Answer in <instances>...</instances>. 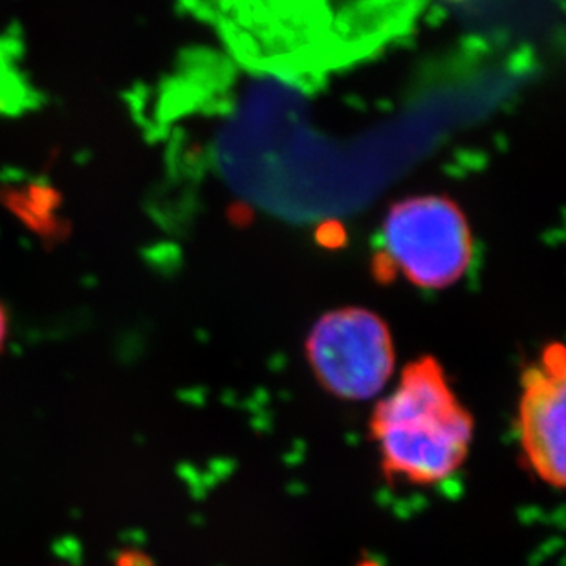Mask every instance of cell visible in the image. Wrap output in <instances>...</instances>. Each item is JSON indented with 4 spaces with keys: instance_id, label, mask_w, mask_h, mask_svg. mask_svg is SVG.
Returning <instances> with one entry per match:
<instances>
[{
    "instance_id": "6da1fadb",
    "label": "cell",
    "mask_w": 566,
    "mask_h": 566,
    "mask_svg": "<svg viewBox=\"0 0 566 566\" xmlns=\"http://www.w3.org/2000/svg\"><path fill=\"white\" fill-rule=\"evenodd\" d=\"M250 57L290 74H323L390 43L426 0H211Z\"/></svg>"
},
{
    "instance_id": "7a4b0ae2",
    "label": "cell",
    "mask_w": 566,
    "mask_h": 566,
    "mask_svg": "<svg viewBox=\"0 0 566 566\" xmlns=\"http://www.w3.org/2000/svg\"><path fill=\"white\" fill-rule=\"evenodd\" d=\"M370 437L389 481L434 486L464 465L475 420L439 359L423 356L401 370L370 417Z\"/></svg>"
},
{
    "instance_id": "3957f363",
    "label": "cell",
    "mask_w": 566,
    "mask_h": 566,
    "mask_svg": "<svg viewBox=\"0 0 566 566\" xmlns=\"http://www.w3.org/2000/svg\"><path fill=\"white\" fill-rule=\"evenodd\" d=\"M305 350L317 384L342 400L381 395L395 373L389 326L375 312L356 306L323 315L308 334Z\"/></svg>"
},
{
    "instance_id": "277c9868",
    "label": "cell",
    "mask_w": 566,
    "mask_h": 566,
    "mask_svg": "<svg viewBox=\"0 0 566 566\" xmlns=\"http://www.w3.org/2000/svg\"><path fill=\"white\" fill-rule=\"evenodd\" d=\"M384 239L396 270L420 289H448L473 261L470 226L443 197L407 198L389 209Z\"/></svg>"
},
{
    "instance_id": "5b68a950",
    "label": "cell",
    "mask_w": 566,
    "mask_h": 566,
    "mask_svg": "<svg viewBox=\"0 0 566 566\" xmlns=\"http://www.w3.org/2000/svg\"><path fill=\"white\" fill-rule=\"evenodd\" d=\"M565 426V348L548 345L521 378L517 433L526 468L557 490L566 479Z\"/></svg>"
},
{
    "instance_id": "8992f818",
    "label": "cell",
    "mask_w": 566,
    "mask_h": 566,
    "mask_svg": "<svg viewBox=\"0 0 566 566\" xmlns=\"http://www.w3.org/2000/svg\"><path fill=\"white\" fill-rule=\"evenodd\" d=\"M8 312L4 306L0 303V350L4 348L6 337H8Z\"/></svg>"
}]
</instances>
